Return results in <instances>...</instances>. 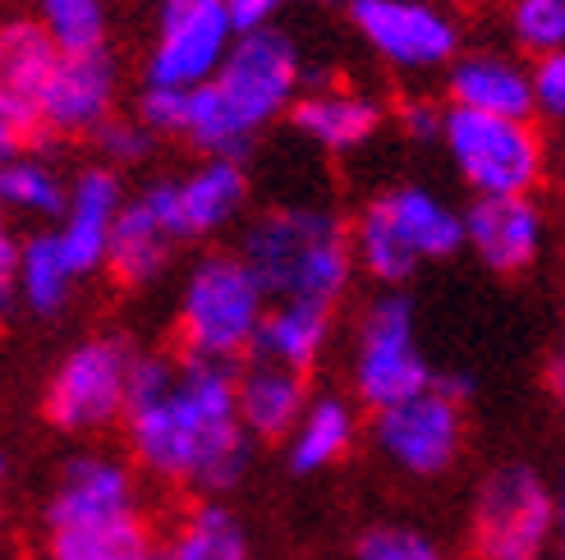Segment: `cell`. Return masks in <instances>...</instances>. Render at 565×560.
I'll use <instances>...</instances> for the list:
<instances>
[{"label": "cell", "mask_w": 565, "mask_h": 560, "mask_svg": "<svg viewBox=\"0 0 565 560\" xmlns=\"http://www.w3.org/2000/svg\"><path fill=\"white\" fill-rule=\"evenodd\" d=\"M125 428L152 478L198 492L235 487L253 464V437L239 418L235 363L198 354H152L134 363Z\"/></svg>", "instance_id": "1"}, {"label": "cell", "mask_w": 565, "mask_h": 560, "mask_svg": "<svg viewBox=\"0 0 565 560\" xmlns=\"http://www.w3.org/2000/svg\"><path fill=\"white\" fill-rule=\"evenodd\" d=\"M239 258L263 280L267 299L331 303L359 271L350 226L327 207H276L248 226Z\"/></svg>", "instance_id": "2"}, {"label": "cell", "mask_w": 565, "mask_h": 560, "mask_svg": "<svg viewBox=\"0 0 565 560\" xmlns=\"http://www.w3.org/2000/svg\"><path fill=\"white\" fill-rule=\"evenodd\" d=\"M441 148L473 198H539L547 180V133L539 120L446 106Z\"/></svg>", "instance_id": "3"}, {"label": "cell", "mask_w": 565, "mask_h": 560, "mask_svg": "<svg viewBox=\"0 0 565 560\" xmlns=\"http://www.w3.org/2000/svg\"><path fill=\"white\" fill-rule=\"evenodd\" d=\"M267 317V290L239 254H207L184 280L180 299V345L184 354L235 363L253 349Z\"/></svg>", "instance_id": "4"}, {"label": "cell", "mask_w": 565, "mask_h": 560, "mask_svg": "<svg viewBox=\"0 0 565 560\" xmlns=\"http://www.w3.org/2000/svg\"><path fill=\"white\" fill-rule=\"evenodd\" d=\"M473 560H547L561 547L556 487L533 464H497L473 496Z\"/></svg>", "instance_id": "5"}, {"label": "cell", "mask_w": 565, "mask_h": 560, "mask_svg": "<svg viewBox=\"0 0 565 560\" xmlns=\"http://www.w3.org/2000/svg\"><path fill=\"white\" fill-rule=\"evenodd\" d=\"M437 373L428 368V354L418 349V322L414 303L401 290H382L359 317L354 331V358H350V386L354 400L373 413L401 405L418 390H428Z\"/></svg>", "instance_id": "6"}, {"label": "cell", "mask_w": 565, "mask_h": 560, "mask_svg": "<svg viewBox=\"0 0 565 560\" xmlns=\"http://www.w3.org/2000/svg\"><path fill=\"white\" fill-rule=\"evenodd\" d=\"M465 377H437L428 390L373 413L377 455L409 478H441L465 455Z\"/></svg>", "instance_id": "7"}, {"label": "cell", "mask_w": 565, "mask_h": 560, "mask_svg": "<svg viewBox=\"0 0 565 560\" xmlns=\"http://www.w3.org/2000/svg\"><path fill=\"white\" fill-rule=\"evenodd\" d=\"M354 33L401 74L450 69L460 61V23L437 0H350Z\"/></svg>", "instance_id": "8"}, {"label": "cell", "mask_w": 565, "mask_h": 560, "mask_svg": "<svg viewBox=\"0 0 565 560\" xmlns=\"http://www.w3.org/2000/svg\"><path fill=\"white\" fill-rule=\"evenodd\" d=\"M129 349L110 335L83 341L61 358V368L46 381L42 413L61 432H97L106 423H116L129 409V381H134Z\"/></svg>", "instance_id": "9"}, {"label": "cell", "mask_w": 565, "mask_h": 560, "mask_svg": "<svg viewBox=\"0 0 565 560\" xmlns=\"http://www.w3.org/2000/svg\"><path fill=\"white\" fill-rule=\"evenodd\" d=\"M299 83H303V65H299L295 42L286 33H276V28H258V33L235 37L225 65L212 78V88L239 116L244 129L258 133L276 116L295 110Z\"/></svg>", "instance_id": "10"}, {"label": "cell", "mask_w": 565, "mask_h": 560, "mask_svg": "<svg viewBox=\"0 0 565 560\" xmlns=\"http://www.w3.org/2000/svg\"><path fill=\"white\" fill-rule=\"evenodd\" d=\"M235 46V19L225 0H161L157 46L143 65L152 88H203Z\"/></svg>", "instance_id": "11"}, {"label": "cell", "mask_w": 565, "mask_h": 560, "mask_svg": "<svg viewBox=\"0 0 565 560\" xmlns=\"http://www.w3.org/2000/svg\"><path fill=\"white\" fill-rule=\"evenodd\" d=\"M244 198H248V180L239 171V161H207L193 175L161 180L143 193V203L157 212V220L175 244L231 226Z\"/></svg>", "instance_id": "12"}, {"label": "cell", "mask_w": 565, "mask_h": 560, "mask_svg": "<svg viewBox=\"0 0 565 560\" xmlns=\"http://www.w3.org/2000/svg\"><path fill=\"white\" fill-rule=\"evenodd\" d=\"M116 83H120V69H116V55L106 46L65 51L51 83L38 97L46 133L51 138L97 133L110 120V106H116Z\"/></svg>", "instance_id": "13"}, {"label": "cell", "mask_w": 565, "mask_h": 560, "mask_svg": "<svg viewBox=\"0 0 565 560\" xmlns=\"http://www.w3.org/2000/svg\"><path fill=\"white\" fill-rule=\"evenodd\" d=\"M465 248L492 276H524L547 248V212L539 198H473L465 207Z\"/></svg>", "instance_id": "14"}, {"label": "cell", "mask_w": 565, "mask_h": 560, "mask_svg": "<svg viewBox=\"0 0 565 560\" xmlns=\"http://www.w3.org/2000/svg\"><path fill=\"white\" fill-rule=\"evenodd\" d=\"M446 106L483 110V116L539 120L533 116V78L520 55L469 51L446 69Z\"/></svg>", "instance_id": "15"}, {"label": "cell", "mask_w": 565, "mask_h": 560, "mask_svg": "<svg viewBox=\"0 0 565 560\" xmlns=\"http://www.w3.org/2000/svg\"><path fill=\"white\" fill-rule=\"evenodd\" d=\"M125 203H120V184L106 165H93L70 184V207L61 216V254L70 262L74 276H88L106 262L110 254V230H116Z\"/></svg>", "instance_id": "16"}, {"label": "cell", "mask_w": 565, "mask_h": 560, "mask_svg": "<svg viewBox=\"0 0 565 560\" xmlns=\"http://www.w3.org/2000/svg\"><path fill=\"white\" fill-rule=\"evenodd\" d=\"M373 207L386 216V226L405 239L418 262H446L465 248V212L450 207L441 193L423 184H395L377 193Z\"/></svg>", "instance_id": "17"}, {"label": "cell", "mask_w": 565, "mask_h": 560, "mask_svg": "<svg viewBox=\"0 0 565 560\" xmlns=\"http://www.w3.org/2000/svg\"><path fill=\"white\" fill-rule=\"evenodd\" d=\"M295 129L318 143L322 152H354L369 138H377V129L386 125V106L359 88H335V83H318L313 93H303L290 110Z\"/></svg>", "instance_id": "18"}, {"label": "cell", "mask_w": 565, "mask_h": 560, "mask_svg": "<svg viewBox=\"0 0 565 560\" xmlns=\"http://www.w3.org/2000/svg\"><path fill=\"white\" fill-rule=\"evenodd\" d=\"M134 510H138V496H134L129 469L106 455H83L61 473V483H55L46 524L65 528V524L116 519V515H134Z\"/></svg>", "instance_id": "19"}, {"label": "cell", "mask_w": 565, "mask_h": 560, "mask_svg": "<svg viewBox=\"0 0 565 560\" xmlns=\"http://www.w3.org/2000/svg\"><path fill=\"white\" fill-rule=\"evenodd\" d=\"M313 396H308V377L276 368V363L253 358L239 368V418L244 432L258 441H290L299 418L308 413Z\"/></svg>", "instance_id": "20"}, {"label": "cell", "mask_w": 565, "mask_h": 560, "mask_svg": "<svg viewBox=\"0 0 565 560\" xmlns=\"http://www.w3.org/2000/svg\"><path fill=\"white\" fill-rule=\"evenodd\" d=\"M327 341H331V303L280 299L267 308L258 335H253V358L308 377L318 368Z\"/></svg>", "instance_id": "21"}, {"label": "cell", "mask_w": 565, "mask_h": 560, "mask_svg": "<svg viewBox=\"0 0 565 560\" xmlns=\"http://www.w3.org/2000/svg\"><path fill=\"white\" fill-rule=\"evenodd\" d=\"M359 441V413L345 396H313L308 413L299 418L295 437L286 441V460L295 473H322L341 464Z\"/></svg>", "instance_id": "22"}, {"label": "cell", "mask_w": 565, "mask_h": 560, "mask_svg": "<svg viewBox=\"0 0 565 560\" xmlns=\"http://www.w3.org/2000/svg\"><path fill=\"white\" fill-rule=\"evenodd\" d=\"M65 46L42 19H10L0 23V93H14L38 101L61 65Z\"/></svg>", "instance_id": "23"}, {"label": "cell", "mask_w": 565, "mask_h": 560, "mask_svg": "<svg viewBox=\"0 0 565 560\" xmlns=\"http://www.w3.org/2000/svg\"><path fill=\"white\" fill-rule=\"evenodd\" d=\"M152 551V534L143 515H116V519H88L51 528L46 560H143Z\"/></svg>", "instance_id": "24"}, {"label": "cell", "mask_w": 565, "mask_h": 560, "mask_svg": "<svg viewBox=\"0 0 565 560\" xmlns=\"http://www.w3.org/2000/svg\"><path fill=\"white\" fill-rule=\"evenodd\" d=\"M171 235L157 220V212L138 198L120 212L116 230H110V254H106V267L120 286H148V280L161 276L166 258H171Z\"/></svg>", "instance_id": "25"}, {"label": "cell", "mask_w": 565, "mask_h": 560, "mask_svg": "<svg viewBox=\"0 0 565 560\" xmlns=\"http://www.w3.org/2000/svg\"><path fill=\"white\" fill-rule=\"evenodd\" d=\"M171 560H248L239 519L225 506H193L171 538Z\"/></svg>", "instance_id": "26"}, {"label": "cell", "mask_w": 565, "mask_h": 560, "mask_svg": "<svg viewBox=\"0 0 565 560\" xmlns=\"http://www.w3.org/2000/svg\"><path fill=\"white\" fill-rule=\"evenodd\" d=\"M74 280H78V276L70 271V262H65V254H61V239H55V235H33V239L23 244L19 290H23V303L33 308L38 317L61 313Z\"/></svg>", "instance_id": "27"}, {"label": "cell", "mask_w": 565, "mask_h": 560, "mask_svg": "<svg viewBox=\"0 0 565 560\" xmlns=\"http://www.w3.org/2000/svg\"><path fill=\"white\" fill-rule=\"evenodd\" d=\"M0 207L23 216H65L70 189L46 161L14 157V161H0Z\"/></svg>", "instance_id": "28"}, {"label": "cell", "mask_w": 565, "mask_h": 560, "mask_svg": "<svg viewBox=\"0 0 565 560\" xmlns=\"http://www.w3.org/2000/svg\"><path fill=\"white\" fill-rule=\"evenodd\" d=\"M184 138L193 148H203L212 161H239L253 143V129H244L235 110L221 101V93L212 83H203V88H193V110H189Z\"/></svg>", "instance_id": "29"}, {"label": "cell", "mask_w": 565, "mask_h": 560, "mask_svg": "<svg viewBox=\"0 0 565 560\" xmlns=\"http://www.w3.org/2000/svg\"><path fill=\"white\" fill-rule=\"evenodd\" d=\"M505 28H511V42L529 61L561 55L565 51V0H511L505 6Z\"/></svg>", "instance_id": "30"}, {"label": "cell", "mask_w": 565, "mask_h": 560, "mask_svg": "<svg viewBox=\"0 0 565 560\" xmlns=\"http://www.w3.org/2000/svg\"><path fill=\"white\" fill-rule=\"evenodd\" d=\"M42 23L55 33L65 51L106 46V10L102 0H38Z\"/></svg>", "instance_id": "31"}, {"label": "cell", "mask_w": 565, "mask_h": 560, "mask_svg": "<svg viewBox=\"0 0 565 560\" xmlns=\"http://www.w3.org/2000/svg\"><path fill=\"white\" fill-rule=\"evenodd\" d=\"M354 560H446V547L409 524H373L359 534Z\"/></svg>", "instance_id": "32"}, {"label": "cell", "mask_w": 565, "mask_h": 560, "mask_svg": "<svg viewBox=\"0 0 565 560\" xmlns=\"http://www.w3.org/2000/svg\"><path fill=\"white\" fill-rule=\"evenodd\" d=\"M46 125H42V110L38 101L14 97V93H0V161H14L19 152H33L46 148Z\"/></svg>", "instance_id": "33"}, {"label": "cell", "mask_w": 565, "mask_h": 560, "mask_svg": "<svg viewBox=\"0 0 565 560\" xmlns=\"http://www.w3.org/2000/svg\"><path fill=\"white\" fill-rule=\"evenodd\" d=\"M189 110H193V88H152L148 83L143 97H138V120L166 138L189 133Z\"/></svg>", "instance_id": "34"}, {"label": "cell", "mask_w": 565, "mask_h": 560, "mask_svg": "<svg viewBox=\"0 0 565 560\" xmlns=\"http://www.w3.org/2000/svg\"><path fill=\"white\" fill-rule=\"evenodd\" d=\"M529 78H533V116L561 125L565 120V51L529 61Z\"/></svg>", "instance_id": "35"}, {"label": "cell", "mask_w": 565, "mask_h": 560, "mask_svg": "<svg viewBox=\"0 0 565 560\" xmlns=\"http://www.w3.org/2000/svg\"><path fill=\"white\" fill-rule=\"evenodd\" d=\"M93 138H97V148H102L110 161H120V165L143 161V157L152 152V129H148L143 120H120V116H110Z\"/></svg>", "instance_id": "36"}, {"label": "cell", "mask_w": 565, "mask_h": 560, "mask_svg": "<svg viewBox=\"0 0 565 560\" xmlns=\"http://www.w3.org/2000/svg\"><path fill=\"white\" fill-rule=\"evenodd\" d=\"M395 125L409 143H441V129H446V106L428 101V97H409L395 106Z\"/></svg>", "instance_id": "37"}, {"label": "cell", "mask_w": 565, "mask_h": 560, "mask_svg": "<svg viewBox=\"0 0 565 560\" xmlns=\"http://www.w3.org/2000/svg\"><path fill=\"white\" fill-rule=\"evenodd\" d=\"M235 19V33H258V28H271V19L290 6V0H225Z\"/></svg>", "instance_id": "38"}, {"label": "cell", "mask_w": 565, "mask_h": 560, "mask_svg": "<svg viewBox=\"0 0 565 560\" xmlns=\"http://www.w3.org/2000/svg\"><path fill=\"white\" fill-rule=\"evenodd\" d=\"M19 262H23V248L10 239V230H0V308L19 290Z\"/></svg>", "instance_id": "39"}, {"label": "cell", "mask_w": 565, "mask_h": 560, "mask_svg": "<svg viewBox=\"0 0 565 560\" xmlns=\"http://www.w3.org/2000/svg\"><path fill=\"white\" fill-rule=\"evenodd\" d=\"M547 377H552V386H565V331L556 335V345L547 354Z\"/></svg>", "instance_id": "40"}, {"label": "cell", "mask_w": 565, "mask_h": 560, "mask_svg": "<svg viewBox=\"0 0 565 560\" xmlns=\"http://www.w3.org/2000/svg\"><path fill=\"white\" fill-rule=\"evenodd\" d=\"M556 524H561V547H565V469L556 478Z\"/></svg>", "instance_id": "41"}, {"label": "cell", "mask_w": 565, "mask_h": 560, "mask_svg": "<svg viewBox=\"0 0 565 560\" xmlns=\"http://www.w3.org/2000/svg\"><path fill=\"white\" fill-rule=\"evenodd\" d=\"M303 6H313V10H350V0H303Z\"/></svg>", "instance_id": "42"}, {"label": "cell", "mask_w": 565, "mask_h": 560, "mask_svg": "<svg viewBox=\"0 0 565 560\" xmlns=\"http://www.w3.org/2000/svg\"><path fill=\"white\" fill-rule=\"evenodd\" d=\"M556 413H561V428H565V386H556Z\"/></svg>", "instance_id": "43"}, {"label": "cell", "mask_w": 565, "mask_h": 560, "mask_svg": "<svg viewBox=\"0 0 565 560\" xmlns=\"http://www.w3.org/2000/svg\"><path fill=\"white\" fill-rule=\"evenodd\" d=\"M143 560H171V551H157V547H152V551H148Z\"/></svg>", "instance_id": "44"}, {"label": "cell", "mask_w": 565, "mask_h": 560, "mask_svg": "<svg viewBox=\"0 0 565 560\" xmlns=\"http://www.w3.org/2000/svg\"><path fill=\"white\" fill-rule=\"evenodd\" d=\"M6 473H10V460H6V455H0V478H6Z\"/></svg>", "instance_id": "45"}, {"label": "cell", "mask_w": 565, "mask_h": 560, "mask_svg": "<svg viewBox=\"0 0 565 560\" xmlns=\"http://www.w3.org/2000/svg\"><path fill=\"white\" fill-rule=\"evenodd\" d=\"M0 212H6V207H0ZM0 230H6V216H0Z\"/></svg>", "instance_id": "46"}, {"label": "cell", "mask_w": 565, "mask_h": 560, "mask_svg": "<svg viewBox=\"0 0 565 560\" xmlns=\"http://www.w3.org/2000/svg\"><path fill=\"white\" fill-rule=\"evenodd\" d=\"M561 560H565V547H561Z\"/></svg>", "instance_id": "47"}]
</instances>
